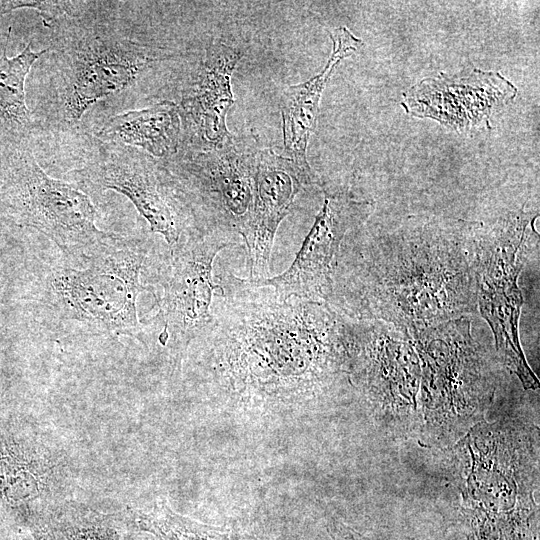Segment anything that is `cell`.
<instances>
[{
    "label": "cell",
    "mask_w": 540,
    "mask_h": 540,
    "mask_svg": "<svg viewBox=\"0 0 540 540\" xmlns=\"http://www.w3.org/2000/svg\"><path fill=\"white\" fill-rule=\"evenodd\" d=\"M76 463L51 429L30 414L0 405L2 522L30 532L49 523L76 484Z\"/></svg>",
    "instance_id": "5"
},
{
    "label": "cell",
    "mask_w": 540,
    "mask_h": 540,
    "mask_svg": "<svg viewBox=\"0 0 540 540\" xmlns=\"http://www.w3.org/2000/svg\"><path fill=\"white\" fill-rule=\"evenodd\" d=\"M0 525V540H33L27 532L16 530L4 523Z\"/></svg>",
    "instance_id": "23"
},
{
    "label": "cell",
    "mask_w": 540,
    "mask_h": 540,
    "mask_svg": "<svg viewBox=\"0 0 540 540\" xmlns=\"http://www.w3.org/2000/svg\"><path fill=\"white\" fill-rule=\"evenodd\" d=\"M49 524L57 540H135L138 532L128 510L104 513L72 499L54 510Z\"/></svg>",
    "instance_id": "20"
},
{
    "label": "cell",
    "mask_w": 540,
    "mask_h": 540,
    "mask_svg": "<svg viewBox=\"0 0 540 540\" xmlns=\"http://www.w3.org/2000/svg\"><path fill=\"white\" fill-rule=\"evenodd\" d=\"M528 213L514 214L501 221L477 247L475 270L480 311L490 325L496 348L505 364L516 373L525 388H537L518 338V321L523 298L518 277L533 238L534 219Z\"/></svg>",
    "instance_id": "9"
},
{
    "label": "cell",
    "mask_w": 540,
    "mask_h": 540,
    "mask_svg": "<svg viewBox=\"0 0 540 540\" xmlns=\"http://www.w3.org/2000/svg\"><path fill=\"white\" fill-rule=\"evenodd\" d=\"M516 94L517 88L499 72L474 69L465 76L441 73L422 79L403 93L401 105L412 116L468 133L491 129V114Z\"/></svg>",
    "instance_id": "13"
},
{
    "label": "cell",
    "mask_w": 540,
    "mask_h": 540,
    "mask_svg": "<svg viewBox=\"0 0 540 540\" xmlns=\"http://www.w3.org/2000/svg\"><path fill=\"white\" fill-rule=\"evenodd\" d=\"M211 321L192 341L215 390L245 403L296 404L346 371L344 319L327 302L279 300L226 271Z\"/></svg>",
    "instance_id": "1"
},
{
    "label": "cell",
    "mask_w": 540,
    "mask_h": 540,
    "mask_svg": "<svg viewBox=\"0 0 540 540\" xmlns=\"http://www.w3.org/2000/svg\"><path fill=\"white\" fill-rule=\"evenodd\" d=\"M321 185L272 148H261L252 206L240 235L248 253L250 279L268 278L276 231L305 186Z\"/></svg>",
    "instance_id": "16"
},
{
    "label": "cell",
    "mask_w": 540,
    "mask_h": 540,
    "mask_svg": "<svg viewBox=\"0 0 540 540\" xmlns=\"http://www.w3.org/2000/svg\"><path fill=\"white\" fill-rule=\"evenodd\" d=\"M9 28L3 54L0 56V131L14 147L27 145L37 129L34 116L26 105L25 80L33 64L49 52L48 48L34 51L31 42L16 56L6 54Z\"/></svg>",
    "instance_id": "19"
},
{
    "label": "cell",
    "mask_w": 540,
    "mask_h": 540,
    "mask_svg": "<svg viewBox=\"0 0 540 540\" xmlns=\"http://www.w3.org/2000/svg\"><path fill=\"white\" fill-rule=\"evenodd\" d=\"M428 222L382 244H356L340 257L328 300L360 319L410 333L463 317L475 307V261L463 227ZM327 300V301H328Z\"/></svg>",
    "instance_id": "2"
},
{
    "label": "cell",
    "mask_w": 540,
    "mask_h": 540,
    "mask_svg": "<svg viewBox=\"0 0 540 540\" xmlns=\"http://www.w3.org/2000/svg\"><path fill=\"white\" fill-rule=\"evenodd\" d=\"M328 33L333 48L325 67L307 81L287 87L279 103L284 145L282 155L305 174L316 178L318 176L307 161V147L316 128L322 92L340 61L363 45L346 27L341 26Z\"/></svg>",
    "instance_id": "17"
},
{
    "label": "cell",
    "mask_w": 540,
    "mask_h": 540,
    "mask_svg": "<svg viewBox=\"0 0 540 540\" xmlns=\"http://www.w3.org/2000/svg\"><path fill=\"white\" fill-rule=\"evenodd\" d=\"M1 397H2V384H1V375H0V405H1Z\"/></svg>",
    "instance_id": "26"
},
{
    "label": "cell",
    "mask_w": 540,
    "mask_h": 540,
    "mask_svg": "<svg viewBox=\"0 0 540 540\" xmlns=\"http://www.w3.org/2000/svg\"><path fill=\"white\" fill-rule=\"evenodd\" d=\"M82 138L86 148L81 153L82 164L72 173L81 190L109 189L124 195L169 248L185 231L198 227L161 160L86 133Z\"/></svg>",
    "instance_id": "8"
},
{
    "label": "cell",
    "mask_w": 540,
    "mask_h": 540,
    "mask_svg": "<svg viewBox=\"0 0 540 540\" xmlns=\"http://www.w3.org/2000/svg\"><path fill=\"white\" fill-rule=\"evenodd\" d=\"M327 531L331 540H375L357 532L337 519L328 521Z\"/></svg>",
    "instance_id": "22"
},
{
    "label": "cell",
    "mask_w": 540,
    "mask_h": 540,
    "mask_svg": "<svg viewBox=\"0 0 540 540\" xmlns=\"http://www.w3.org/2000/svg\"><path fill=\"white\" fill-rule=\"evenodd\" d=\"M261 148L255 134H230L211 150L179 151L161 160L199 228L240 234L253 202Z\"/></svg>",
    "instance_id": "7"
},
{
    "label": "cell",
    "mask_w": 540,
    "mask_h": 540,
    "mask_svg": "<svg viewBox=\"0 0 540 540\" xmlns=\"http://www.w3.org/2000/svg\"><path fill=\"white\" fill-rule=\"evenodd\" d=\"M146 240L115 235L86 258L84 268L56 266L43 277L42 301L60 324L91 334L132 333L139 327L137 297Z\"/></svg>",
    "instance_id": "4"
},
{
    "label": "cell",
    "mask_w": 540,
    "mask_h": 540,
    "mask_svg": "<svg viewBox=\"0 0 540 540\" xmlns=\"http://www.w3.org/2000/svg\"><path fill=\"white\" fill-rule=\"evenodd\" d=\"M33 540H57L54 532L52 531L50 524H42L30 532Z\"/></svg>",
    "instance_id": "24"
},
{
    "label": "cell",
    "mask_w": 540,
    "mask_h": 540,
    "mask_svg": "<svg viewBox=\"0 0 540 540\" xmlns=\"http://www.w3.org/2000/svg\"><path fill=\"white\" fill-rule=\"evenodd\" d=\"M0 167L2 201L23 225L52 240L66 255L86 259L115 235L96 225L97 211L79 187L50 177L27 145Z\"/></svg>",
    "instance_id": "6"
},
{
    "label": "cell",
    "mask_w": 540,
    "mask_h": 540,
    "mask_svg": "<svg viewBox=\"0 0 540 540\" xmlns=\"http://www.w3.org/2000/svg\"><path fill=\"white\" fill-rule=\"evenodd\" d=\"M374 205L348 192L324 191L321 212L291 266L273 278L248 279L254 287H268L283 301L297 297L326 302L332 292L333 275L345 235L361 226Z\"/></svg>",
    "instance_id": "12"
},
{
    "label": "cell",
    "mask_w": 540,
    "mask_h": 540,
    "mask_svg": "<svg viewBox=\"0 0 540 540\" xmlns=\"http://www.w3.org/2000/svg\"><path fill=\"white\" fill-rule=\"evenodd\" d=\"M243 56L242 48L220 39L208 44L177 103L182 124L179 151L211 150L231 134L226 125L228 111L234 104L231 81Z\"/></svg>",
    "instance_id": "14"
},
{
    "label": "cell",
    "mask_w": 540,
    "mask_h": 540,
    "mask_svg": "<svg viewBox=\"0 0 540 540\" xmlns=\"http://www.w3.org/2000/svg\"><path fill=\"white\" fill-rule=\"evenodd\" d=\"M411 336L423 365L422 402L428 423L457 421L488 401L490 383L469 320L460 317Z\"/></svg>",
    "instance_id": "10"
},
{
    "label": "cell",
    "mask_w": 540,
    "mask_h": 540,
    "mask_svg": "<svg viewBox=\"0 0 540 540\" xmlns=\"http://www.w3.org/2000/svg\"><path fill=\"white\" fill-rule=\"evenodd\" d=\"M233 540H268V539L262 536L251 534V533H240V534L234 535Z\"/></svg>",
    "instance_id": "25"
},
{
    "label": "cell",
    "mask_w": 540,
    "mask_h": 540,
    "mask_svg": "<svg viewBox=\"0 0 540 540\" xmlns=\"http://www.w3.org/2000/svg\"><path fill=\"white\" fill-rule=\"evenodd\" d=\"M230 236L193 227L169 248L153 318L163 327L159 336L162 344L185 349L211 321L214 293L220 289L213 281V262L221 250L237 245Z\"/></svg>",
    "instance_id": "11"
},
{
    "label": "cell",
    "mask_w": 540,
    "mask_h": 540,
    "mask_svg": "<svg viewBox=\"0 0 540 540\" xmlns=\"http://www.w3.org/2000/svg\"><path fill=\"white\" fill-rule=\"evenodd\" d=\"M128 2L78 1L51 31L50 61L35 122L37 129L79 132L97 102L134 88L173 51L141 40Z\"/></svg>",
    "instance_id": "3"
},
{
    "label": "cell",
    "mask_w": 540,
    "mask_h": 540,
    "mask_svg": "<svg viewBox=\"0 0 540 540\" xmlns=\"http://www.w3.org/2000/svg\"><path fill=\"white\" fill-rule=\"evenodd\" d=\"M346 373L374 401L396 410L415 406L420 365L413 348L382 328L344 322Z\"/></svg>",
    "instance_id": "15"
},
{
    "label": "cell",
    "mask_w": 540,
    "mask_h": 540,
    "mask_svg": "<svg viewBox=\"0 0 540 540\" xmlns=\"http://www.w3.org/2000/svg\"><path fill=\"white\" fill-rule=\"evenodd\" d=\"M128 511L137 531L153 534L159 540H230L226 529L177 514L163 501L148 510Z\"/></svg>",
    "instance_id": "21"
},
{
    "label": "cell",
    "mask_w": 540,
    "mask_h": 540,
    "mask_svg": "<svg viewBox=\"0 0 540 540\" xmlns=\"http://www.w3.org/2000/svg\"><path fill=\"white\" fill-rule=\"evenodd\" d=\"M102 142L137 148L154 158L175 156L182 142V124L176 102L162 100L150 107L108 118L93 134Z\"/></svg>",
    "instance_id": "18"
}]
</instances>
